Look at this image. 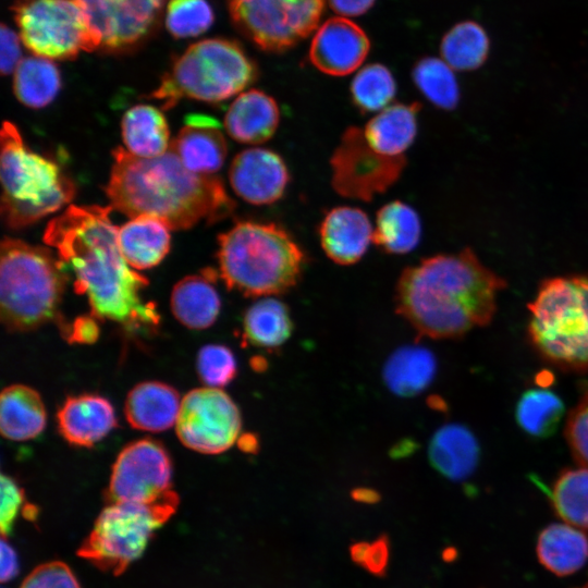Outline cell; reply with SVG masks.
Segmentation results:
<instances>
[{
  "label": "cell",
  "instance_id": "6da1fadb",
  "mask_svg": "<svg viewBox=\"0 0 588 588\" xmlns=\"http://www.w3.org/2000/svg\"><path fill=\"white\" fill-rule=\"evenodd\" d=\"M111 210V206L70 205L48 223L44 242L72 271L75 291L87 296L96 318L114 321L130 332L154 331L160 315L142 294L148 280L124 259Z\"/></svg>",
  "mask_w": 588,
  "mask_h": 588
},
{
  "label": "cell",
  "instance_id": "7a4b0ae2",
  "mask_svg": "<svg viewBox=\"0 0 588 588\" xmlns=\"http://www.w3.org/2000/svg\"><path fill=\"white\" fill-rule=\"evenodd\" d=\"M506 281L467 247L407 267L395 289V307L415 330L433 340H454L489 324Z\"/></svg>",
  "mask_w": 588,
  "mask_h": 588
},
{
  "label": "cell",
  "instance_id": "3957f363",
  "mask_svg": "<svg viewBox=\"0 0 588 588\" xmlns=\"http://www.w3.org/2000/svg\"><path fill=\"white\" fill-rule=\"evenodd\" d=\"M112 156L106 194L111 207L131 219L151 216L170 230H184L201 220L225 219L235 209L219 177L189 171L170 147L155 158H139L122 147Z\"/></svg>",
  "mask_w": 588,
  "mask_h": 588
},
{
  "label": "cell",
  "instance_id": "277c9868",
  "mask_svg": "<svg viewBox=\"0 0 588 588\" xmlns=\"http://www.w3.org/2000/svg\"><path fill=\"white\" fill-rule=\"evenodd\" d=\"M220 277L245 296H277L294 287L306 257L292 235L273 222L240 221L218 237Z\"/></svg>",
  "mask_w": 588,
  "mask_h": 588
},
{
  "label": "cell",
  "instance_id": "5b68a950",
  "mask_svg": "<svg viewBox=\"0 0 588 588\" xmlns=\"http://www.w3.org/2000/svg\"><path fill=\"white\" fill-rule=\"evenodd\" d=\"M527 309V338L540 358L588 372V272L546 279Z\"/></svg>",
  "mask_w": 588,
  "mask_h": 588
},
{
  "label": "cell",
  "instance_id": "8992f818",
  "mask_svg": "<svg viewBox=\"0 0 588 588\" xmlns=\"http://www.w3.org/2000/svg\"><path fill=\"white\" fill-rule=\"evenodd\" d=\"M66 274L65 265L49 249L4 237L0 250V308L5 328L27 331L52 320Z\"/></svg>",
  "mask_w": 588,
  "mask_h": 588
},
{
  "label": "cell",
  "instance_id": "52a82bcc",
  "mask_svg": "<svg viewBox=\"0 0 588 588\" xmlns=\"http://www.w3.org/2000/svg\"><path fill=\"white\" fill-rule=\"evenodd\" d=\"M1 216L11 229L27 226L68 205L75 186L59 166L30 150L19 128H1Z\"/></svg>",
  "mask_w": 588,
  "mask_h": 588
},
{
  "label": "cell",
  "instance_id": "ba28073f",
  "mask_svg": "<svg viewBox=\"0 0 588 588\" xmlns=\"http://www.w3.org/2000/svg\"><path fill=\"white\" fill-rule=\"evenodd\" d=\"M257 75L256 63L238 42L204 39L173 61L149 97L160 100L164 109L183 98L218 103L244 90Z\"/></svg>",
  "mask_w": 588,
  "mask_h": 588
},
{
  "label": "cell",
  "instance_id": "9c48e42d",
  "mask_svg": "<svg viewBox=\"0 0 588 588\" xmlns=\"http://www.w3.org/2000/svg\"><path fill=\"white\" fill-rule=\"evenodd\" d=\"M177 505L176 493L152 504L108 503L77 555L102 572L121 575L144 553L155 531L168 522Z\"/></svg>",
  "mask_w": 588,
  "mask_h": 588
},
{
  "label": "cell",
  "instance_id": "30bf717a",
  "mask_svg": "<svg viewBox=\"0 0 588 588\" xmlns=\"http://www.w3.org/2000/svg\"><path fill=\"white\" fill-rule=\"evenodd\" d=\"M13 14L23 45L37 57L69 60L100 48V38L76 0H20Z\"/></svg>",
  "mask_w": 588,
  "mask_h": 588
},
{
  "label": "cell",
  "instance_id": "8fae6325",
  "mask_svg": "<svg viewBox=\"0 0 588 588\" xmlns=\"http://www.w3.org/2000/svg\"><path fill=\"white\" fill-rule=\"evenodd\" d=\"M326 0H228L235 27L258 48L283 52L306 38Z\"/></svg>",
  "mask_w": 588,
  "mask_h": 588
},
{
  "label": "cell",
  "instance_id": "7c38bea8",
  "mask_svg": "<svg viewBox=\"0 0 588 588\" xmlns=\"http://www.w3.org/2000/svg\"><path fill=\"white\" fill-rule=\"evenodd\" d=\"M405 164V156L378 152L367 143L363 128L350 126L330 159L331 185L343 197L370 201L400 179Z\"/></svg>",
  "mask_w": 588,
  "mask_h": 588
},
{
  "label": "cell",
  "instance_id": "4fadbf2b",
  "mask_svg": "<svg viewBox=\"0 0 588 588\" xmlns=\"http://www.w3.org/2000/svg\"><path fill=\"white\" fill-rule=\"evenodd\" d=\"M176 434L188 449L204 454H219L237 440L242 418L237 405L221 389L198 388L181 402Z\"/></svg>",
  "mask_w": 588,
  "mask_h": 588
},
{
  "label": "cell",
  "instance_id": "5bb4252c",
  "mask_svg": "<svg viewBox=\"0 0 588 588\" xmlns=\"http://www.w3.org/2000/svg\"><path fill=\"white\" fill-rule=\"evenodd\" d=\"M171 478L172 464L166 449L151 439L134 441L120 452L112 466L107 502H159L175 493Z\"/></svg>",
  "mask_w": 588,
  "mask_h": 588
},
{
  "label": "cell",
  "instance_id": "9a60e30c",
  "mask_svg": "<svg viewBox=\"0 0 588 588\" xmlns=\"http://www.w3.org/2000/svg\"><path fill=\"white\" fill-rule=\"evenodd\" d=\"M107 52L139 46L155 30L164 0H76Z\"/></svg>",
  "mask_w": 588,
  "mask_h": 588
},
{
  "label": "cell",
  "instance_id": "2e32d148",
  "mask_svg": "<svg viewBox=\"0 0 588 588\" xmlns=\"http://www.w3.org/2000/svg\"><path fill=\"white\" fill-rule=\"evenodd\" d=\"M234 193L255 206L271 205L285 193L290 172L283 158L274 150L255 147L237 154L229 170Z\"/></svg>",
  "mask_w": 588,
  "mask_h": 588
},
{
  "label": "cell",
  "instance_id": "e0dca14e",
  "mask_svg": "<svg viewBox=\"0 0 588 588\" xmlns=\"http://www.w3.org/2000/svg\"><path fill=\"white\" fill-rule=\"evenodd\" d=\"M369 50L370 41L364 29L338 16L327 20L315 33L309 60L324 74L345 76L362 65Z\"/></svg>",
  "mask_w": 588,
  "mask_h": 588
},
{
  "label": "cell",
  "instance_id": "ac0fdd59",
  "mask_svg": "<svg viewBox=\"0 0 588 588\" xmlns=\"http://www.w3.org/2000/svg\"><path fill=\"white\" fill-rule=\"evenodd\" d=\"M318 233L324 254L333 262L342 266L359 261L373 236L367 213L351 206L329 210L320 222Z\"/></svg>",
  "mask_w": 588,
  "mask_h": 588
},
{
  "label": "cell",
  "instance_id": "d6986e66",
  "mask_svg": "<svg viewBox=\"0 0 588 588\" xmlns=\"http://www.w3.org/2000/svg\"><path fill=\"white\" fill-rule=\"evenodd\" d=\"M170 148L186 169L198 174H213L220 170L228 151L219 122L203 114L186 118Z\"/></svg>",
  "mask_w": 588,
  "mask_h": 588
},
{
  "label": "cell",
  "instance_id": "ffe728a7",
  "mask_svg": "<svg viewBox=\"0 0 588 588\" xmlns=\"http://www.w3.org/2000/svg\"><path fill=\"white\" fill-rule=\"evenodd\" d=\"M57 419L62 437L78 446L94 445L117 426L111 403L95 394L68 397L58 411Z\"/></svg>",
  "mask_w": 588,
  "mask_h": 588
},
{
  "label": "cell",
  "instance_id": "44dd1931",
  "mask_svg": "<svg viewBox=\"0 0 588 588\" xmlns=\"http://www.w3.org/2000/svg\"><path fill=\"white\" fill-rule=\"evenodd\" d=\"M279 123L280 109L275 99L260 89L240 94L224 117L226 133L243 144L269 140L277 132Z\"/></svg>",
  "mask_w": 588,
  "mask_h": 588
},
{
  "label": "cell",
  "instance_id": "7402d4cb",
  "mask_svg": "<svg viewBox=\"0 0 588 588\" xmlns=\"http://www.w3.org/2000/svg\"><path fill=\"white\" fill-rule=\"evenodd\" d=\"M428 456L433 468L445 478L460 481L476 469L480 446L473 431L461 424H446L432 436Z\"/></svg>",
  "mask_w": 588,
  "mask_h": 588
},
{
  "label": "cell",
  "instance_id": "603a6c76",
  "mask_svg": "<svg viewBox=\"0 0 588 588\" xmlns=\"http://www.w3.org/2000/svg\"><path fill=\"white\" fill-rule=\"evenodd\" d=\"M181 402L172 387L146 381L135 385L125 401L128 424L138 430L160 432L176 424Z\"/></svg>",
  "mask_w": 588,
  "mask_h": 588
},
{
  "label": "cell",
  "instance_id": "cb8c5ba5",
  "mask_svg": "<svg viewBox=\"0 0 588 588\" xmlns=\"http://www.w3.org/2000/svg\"><path fill=\"white\" fill-rule=\"evenodd\" d=\"M421 106L393 103L379 111L363 128L367 143L389 157H403L417 135V115Z\"/></svg>",
  "mask_w": 588,
  "mask_h": 588
},
{
  "label": "cell",
  "instance_id": "d4e9b609",
  "mask_svg": "<svg viewBox=\"0 0 588 588\" xmlns=\"http://www.w3.org/2000/svg\"><path fill=\"white\" fill-rule=\"evenodd\" d=\"M169 226L151 216L132 218L118 231V243L126 262L134 269L157 266L170 249Z\"/></svg>",
  "mask_w": 588,
  "mask_h": 588
},
{
  "label": "cell",
  "instance_id": "484cf974",
  "mask_svg": "<svg viewBox=\"0 0 588 588\" xmlns=\"http://www.w3.org/2000/svg\"><path fill=\"white\" fill-rule=\"evenodd\" d=\"M539 562L559 576L579 571L588 561V534L568 524L543 528L536 546Z\"/></svg>",
  "mask_w": 588,
  "mask_h": 588
},
{
  "label": "cell",
  "instance_id": "4316f807",
  "mask_svg": "<svg viewBox=\"0 0 588 588\" xmlns=\"http://www.w3.org/2000/svg\"><path fill=\"white\" fill-rule=\"evenodd\" d=\"M46 411L39 393L23 384L7 387L0 396V430L4 438L25 441L45 428Z\"/></svg>",
  "mask_w": 588,
  "mask_h": 588
},
{
  "label": "cell",
  "instance_id": "83f0119b",
  "mask_svg": "<svg viewBox=\"0 0 588 588\" xmlns=\"http://www.w3.org/2000/svg\"><path fill=\"white\" fill-rule=\"evenodd\" d=\"M208 274L187 275L180 280L171 294L174 317L191 329H205L217 319L221 303Z\"/></svg>",
  "mask_w": 588,
  "mask_h": 588
},
{
  "label": "cell",
  "instance_id": "f1b7e54d",
  "mask_svg": "<svg viewBox=\"0 0 588 588\" xmlns=\"http://www.w3.org/2000/svg\"><path fill=\"white\" fill-rule=\"evenodd\" d=\"M125 149L139 158H155L170 147L169 126L162 112L149 105L128 109L121 123Z\"/></svg>",
  "mask_w": 588,
  "mask_h": 588
},
{
  "label": "cell",
  "instance_id": "f546056e",
  "mask_svg": "<svg viewBox=\"0 0 588 588\" xmlns=\"http://www.w3.org/2000/svg\"><path fill=\"white\" fill-rule=\"evenodd\" d=\"M437 360L426 347L409 345L395 351L383 368L387 387L396 395L414 396L433 380Z\"/></svg>",
  "mask_w": 588,
  "mask_h": 588
},
{
  "label": "cell",
  "instance_id": "4dcf8cb0",
  "mask_svg": "<svg viewBox=\"0 0 588 588\" xmlns=\"http://www.w3.org/2000/svg\"><path fill=\"white\" fill-rule=\"evenodd\" d=\"M421 237V221L409 205L393 200L382 206L376 217L372 242L394 255L415 249Z\"/></svg>",
  "mask_w": 588,
  "mask_h": 588
},
{
  "label": "cell",
  "instance_id": "1f68e13d",
  "mask_svg": "<svg viewBox=\"0 0 588 588\" xmlns=\"http://www.w3.org/2000/svg\"><path fill=\"white\" fill-rule=\"evenodd\" d=\"M244 338L252 345L277 350L291 336L293 321L289 307L273 296L252 304L243 320Z\"/></svg>",
  "mask_w": 588,
  "mask_h": 588
},
{
  "label": "cell",
  "instance_id": "d6a6232c",
  "mask_svg": "<svg viewBox=\"0 0 588 588\" xmlns=\"http://www.w3.org/2000/svg\"><path fill=\"white\" fill-rule=\"evenodd\" d=\"M61 88L57 65L41 57L24 58L13 76V90L20 102L32 109L48 106Z\"/></svg>",
  "mask_w": 588,
  "mask_h": 588
},
{
  "label": "cell",
  "instance_id": "836d02e7",
  "mask_svg": "<svg viewBox=\"0 0 588 588\" xmlns=\"http://www.w3.org/2000/svg\"><path fill=\"white\" fill-rule=\"evenodd\" d=\"M565 413L561 397L546 388L528 389L515 405V420L528 436L544 439L552 436Z\"/></svg>",
  "mask_w": 588,
  "mask_h": 588
},
{
  "label": "cell",
  "instance_id": "e575fe53",
  "mask_svg": "<svg viewBox=\"0 0 588 588\" xmlns=\"http://www.w3.org/2000/svg\"><path fill=\"white\" fill-rule=\"evenodd\" d=\"M548 497L555 514L588 534V468H565L552 482Z\"/></svg>",
  "mask_w": 588,
  "mask_h": 588
},
{
  "label": "cell",
  "instance_id": "d590c367",
  "mask_svg": "<svg viewBox=\"0 0 588 588\" xmlns=\"http://www.w3.org/2000/svg\"><path fill=\"white\" fill-rule=\"evenodd\" d=\"M490 40L485 28L475 21L455 24L442 38V60L456 71H473L488 58Z\"/></svg>",
  "mask_w": 588,
  "mask_h": 588
},
{
  "label": "cell",
  "instance_id": "8d00e7d4",
  "mask_svg": "<svg viewBox=\"0 0 588 588\" xmlns=\"http://www.w3.org/2000/svg\"><path fill=\"white\" fill-rule=\"evenodd\" d=\"M415 86L433 106L453 110L460 100V88L453 69L442 59L426 57L412 71Z\"/></svg>",
  "mask_w": 588,
  "mask_h": 588
},
{
  "label": "cell",
  "instance_id": "74e56055",
  "mask_svg": "<svg viewBox=\"0 0 588 588\" xmlns=\"http://www.w3.org/2000/svg\"><path fill=\"white\" fill-rule=\"evenodd\" d=\"M351 98L364 113L379 112L390 106L396 95V82L383 64L371 63L360 69L351 82Z\"/></svg>",
  "mask_w": 588,
  "mask_h": 588
},
{
  "label": "cell",
  "instance_id": "f35d334b",
  "mask_svg": "<svg viewBox=\"0 0 588 588\" xmlns=\"http://www.w3.org/2000/svg\"><path fill=\"white\" fill-rule=\"evenodd\" d=\"M215 21L207 0H169L166 27L174 38L196 37L207 32Z\"/></svg>",
  "mask_w": 588,
  "mask_h": 588
},
{
  "label": "cell",
  "instance_id": "ab89813d",
  "mask_svg": "<svg viewBox=\"0 0 588 588\" xmlns=\"http://www.w3.org/2000/svg\"><path fill=\"white\" fill-rule=\"evenodd\" d=\"M200 379L210 388H223L236 376L235 357L230 348L220 344H209L200 348L197 356Z\"/></svg>",
  "mask_w": 588,
  "mask_h": 588
},
{
  "label": "cell",
  "instance_id": "60d3db41",
  "mask_svg": "<svg viewBox=\"0 0 588 588\" xmlns=\"http://www.w3.org/2000/svg\"><path fill=\"white\" fill-rule=\"evenodd\" d=\"M564 434L574 460L588 468V390L568 413Z\"/></svg>",
  "mask_w": 588,
  "mask_h": 588
},
{
  "label": "cell",
  "instance_id": "b9f144b4",
  "mask_svg": "<svg viewBox=\"0 0 588 588\" xmlns=\"http://www.w3.org/2000/svg\"><path fill=\"white\" fill-rule=\"evenodd\" d=\"M20 588H81V585L64 562L50 561L35 567Z\"/></svg>",
  "mask_w": 588,
  "mask_h": 588
},
{
  "label": "cell",
  "instance_id": "7bdbcfd3",
  "mask_svg": "<svg viewBox=\"0 0 588 588\" xmlns=\"http://www.w3.org/2000/svg\"><path fill=\"white\" fill-rule=\"evenodd\" d=\"M352 560L369 573L382 576L390 558L389 540L381 536L373 541H362L350 548Z\"/></svg>",
  "mask_w": 588,
  "mask_h": 588
},
{
  "label": "cell",
  "instance_id": "ee69618b",
  "mask_svg": "<svg viewBox=\"0 0 588 588\" xmlns=\"http://www.w3.org/2000/svg\"><path fill=\"white\" fill-rule=\"evenodd\" d=\"M24 491L14 479L1 475V513L0 527L2 537L11 534L21 509H24Z\"/></svg>",
  "mask_w": 588,
  "mask_h": 588
},
{
  "label": "cell",
  "instance_id": "f6af8a7d",
  "mask_svg": "<svg viewBox=\"0 0 588 588\" xmlns=\"http://www.w3.org/2000/svg\"><path fill=\"white\" fill-rule=\"evenodd\" d=\"M0 69L3 75L13 73L22 59L21 37L4 23L0 29Z\"/></svg>",
  "mask_w": 588,
  "mask_h": 588
},
{
  "label": "cell",
  "instance_id": "bcb514c9",
  "mask_svg": "<svg viewBox=\"0 0 588 588\" xmlns=\"http://www.w3.org/2000/svg\"><path fill=\"white\" fill-rule=\"evenodd\" d=\"M1 567L0 579L2 583L12 580L19 573V559L12 546L5 541V537L1 539Z\"/></svg>",
  "mask_w": 588,
  "mask_h": 588
},
{
  "label": "cell",
  "instance_id": "7dc6e473",
  "mask_svg": "<svg viewBox=\"0 0 588 588\" xmlns=\"http://www.w3.org/2000/svg\"><path fill=\"white\" fill-rule=\"evenodd\" d=\"M376 0H328L331 9L342 15L358 16L366 13L375 3Z\"/></svg>",
  "mask_w": 588,
  "mask_h": 588
},
{
  "label": "cell",
  "instance_id": "c3c4849f",
  "mask_svg": "<svg viewBox=\"0 0 588 588\" xmlns=\"http://www.w3.org/2000/svg\"><path fill=\"white\" fill-rule=\"evenodd\" d=\"M95 320L89 318H79L72 326V330L69 331L71 341L78 342H93L97 336Z\"/></svg>",
  "mask_w": 588,
  "mask_h": 588
},
{
  "label": "cell",
  "instance_id": "681fc988",
  "mask_svg": "<svg viewBox=\"0 0 588 588\" xmlns=\"http://www.w3.org/2000/svg\"><path fill=\"white\" fill-rule=\"evenodd\" d=\"M354 494L357 501L375 502L377 500V493L368 489H359Z\"/></svg>",
  "mask_w": 588,
  "mask_h": 588
},
{
  "label": "cell",
  "instance_id": "f907efd6",
  "mask_svg": "<svg viewBox=\"0 0 588 588\" xmlns=\"http://www.w3.org/2000/svg\"><path fill=\"white\" fill-rule=\"evenodd\" d=\"M584 588H588V583L586 584V586Z\"/></svg>",
  "mask_w": 588,
  "mask_h": 588
}]
</instances>
